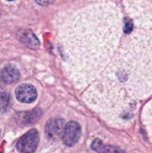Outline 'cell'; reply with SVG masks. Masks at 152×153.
<instances>
[{
	"label": "cell",
	"mask_w": 152,
	"mask_h": 153,
	"mask_svg": "<svg viewBox=\"0 0 152 153\" xmlns=\"http://www.w3.org/2000/svg\"><path fill=\"white\" fill-rule=\"evenodd\" d=\"M39 140L40 137L38 131L36 129H31L19 138L16 146L19 152L22 153H33L37 149Z\"/></svg>",
	"instance_id": "cell-1"
},
{
	"label": "cell",
	"mask_w": 152,
	"mask_h": 153,
	"mask_svg": "<svg viewBox=\"0 0 152 153\" xmlns=\"http://www.w3.org/2000/svg\"><path fill=\"white\" fill-rule=\"evenodd\" d=\"M65 126V121L62 118L50 119L46 124L45 134L49 140H58L63 137Z\"/></svg>",
	"instance_id": "cell-2"
},
{
	"label": "cell",
	"mask_w": 152,
	"mask_h": 153,
	"mask_svg": "<svg viewBox=\"0 0 152 153\" xmlns=\"http://www.w3.org/2000/svg\"><path fill=\"white\" fill-rule=\"evenodd\" d=\"M81 134V128L76 122L68 123L64 128L63 141L67 146H72L77 143Z\"/></svg>",
	"instance_id": "cell-3"
},
{
	"label": "cell",
	"mask_w": 152,
	"mask_h": 153,
	"mask_svg": "<svg viewBox=\"0 0 152 153\" xmlns=\"http://www.w3.org/2000/svg\"><path fill=\"white\" fill-rule=\"evenodd\" d=\"M15 94L16 99L24 103L33 102L37 97V92L35 88L28 84L19 85L15 91Z\"/></svg>",
	"instance_id": "cell-4"
},
{
	"label": "cell",
	"mask_w": 152,
	"mask_h": 153,
	"mask_svg": "<svg viewBox=\"0 0 152 153\" xmlns=\"http://www.w3.org/2000/svg\"><path fill=\"white\" fill-rule=\"evenodd\" d=\"M18 37L24 45L30 49H37L40 46V41L31 30H22L18 32Z\"/></svg>",
	"instance_id": "cell-5"
},
{
	"label": "cell",
	"mask_w": 152,
	"mask_h": 153,
	"mask_svg": "<svg viewBox=\"0 0 152 153\" xmlns=\"http://www.w3.org/2000/svg\"><path fill=\"white\" fill-rule=\"evenodd\" d=\"M20 78V73L16 67L8 65L4 67L1 73V79L6 84H13Z\"/></svg>",
	"instance_id": "cell-6"
},
{
	"label": "cell",
	"mask_w": 152,
	"mask_h": 153,
	"mask_svg": "<svg viewBox=\"0 0 152 153\" xmlns=\"http://www.w3.org/2000/svg\"><path fill=\"white\" fill-rule=\"evenodd\" d=\"M91 147L98 153H125L122 149L111 146H105L99 139H95L91 144Z\"/></svg>",
	"instance_id": "cell-7"
},
{
	"label": "cell",
	"mask_w": 152,
	"mask_h": 153,
	"mask_svg": "<svg viewBox=\"0 0 152 153\" xmlns=\"http://www.w3.org/2000/svg\"><path fill=\"white\" fill-rule=\"evenodd\" d=\"M10 102V95L7 92L0 94V111L4 112L8 108Z\"/></svg>",
	"instance_id": "cell-8"
},
{
	"label": "cell",
	"mask_w": 152,
	"mask_h": 153,
	"mask_svg": "<svg viewBox=\"0 0 152 153\" xmlns=\"http://www.w3.org/2000/svg\"><path fill=\"white\" fill-rule=\"evenodd\" d=\"M40 115V111H31L26 112L24 114V120L25 121L26 123H34L38 119V117Z\"/></svg>",
	"instance_id": "cell-9"
},
{
	"label": "cell",
	"mask_w": 152,
	"mask_h": 153,
	"mask_svg": "<svg viewBox=\"0 0 152 153\" xmlns=\"http://www.w3.org/2000/svg\"><path fill=\"white\" fill-rule=\"evenodd\" d=\"M39 4L43 6H46V5H49L51 3H52L54 1V0H35Z\"/></svg>",
	"instance_id": "cell-10"
},
{
	"label": "cell",
	"mask_w": 152,
	"mask_h": 153,
	"mask_svg": "<svg viewBox=\"0 0 152 153\" xmlns=\"http://www.w3.org/2000/svg\"><path fill=\"white\" fill-rule=\"evenodd\" d=\"M7 1H13V0H7Z\"/></svg>",
	"instance_id": "cell-11"
}]
</instances>
